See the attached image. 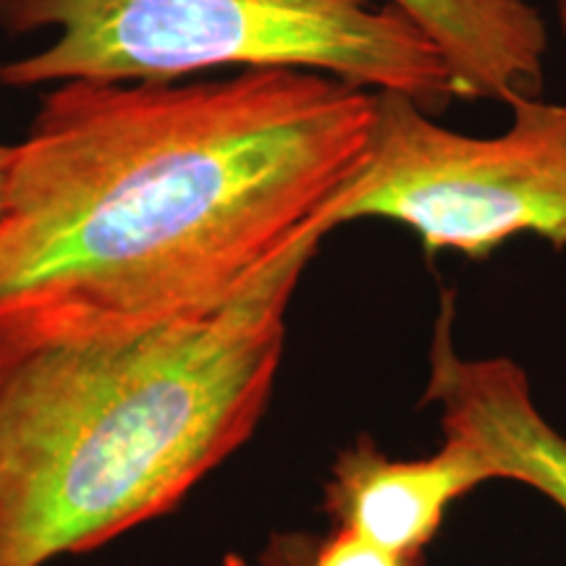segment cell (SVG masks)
Wrapping results in <instances>:
<instances>
[{"label":"cell","instance_id":"1","mask_svg":"<svg viewBox=\"0 0 566 566\" xmlns=\"http://www.w3.org/2000/svg\"><path fill=\"white\" fill-rule=\"evenodd\" d=\"M373 126L375 92L317 71L59 84L13 145L0 317L216 313L331 233Z\"/></svg>","mask_w":566,"mask_h":566},{"label":"cell","instance_id":"2","mask_svg":"<svg viewBox=\"0 0 566 566\" xmlns=\"http://www.w3.org/2000/svg\"><path fill=\"white\" fill-rule=\"evenodd\" d=\"M325 237L216 313L0 317V566H45L166 514L254 433Z\"/></svg>","mask_w":566,"mask_h":566},{"label":"cell","instance_id":"3","mask_svg":"<svg viewBox=\"0 0 566 566\" xmlns=\"http://www.w3.org/2000/svg\"><path fill=\"white\" fill-rule=\"evenodd\" d=\"M17 32L53 30L38 53L0 63V84L179 82L242 66L317 71L396 92L436 116L454 74L420 27L375 0H11Z\"/></svg>","mask_w":566,"mask_h":566},{"label":"cell","instance_id":"4","mask_svg":"<svg viewBox=\"0 0 566 566\" xmlns=\"http://www.w3.org/2000/svg\"><path fill=\"white\" fill-rule=\"evenodd\" d=\"M384 218L424 252L488 258L514 237L566 247V103L520 101L504 134L472 137L436 124L415 101L375 92L363 171L328 210V226Z\"/></svg>","mask_w":566,"mask_h":566},{"label":"cell","instance_id":"5","mask_svg":"<svg viewBox=\"0 0 566 566\" xmlns=\"http://www.w3.org/2000/svg\"><path fill=\"white\" fill-rule=\"evenodd\" d=\"M454 321L457 294L443 292L422 405L441 407L446 441L475 451L491 480L525 483L566 512V438L537 412L514 359L459 354Z\"/></svg>","mask_w":566,"mask_h":566},{"label":"cell","instance_id":"6","mask_svg":"<svg viewBox=\"0 0 566 566\" xmlns=\"http://www.w3.org/2000/svg\"><path fill=\"white\" fill-rule=\"evenodd\" d=\"M483 483L491 475L464 443L446 441L424 459H391L370 438H359L336 457L325 512L334 527L354 530L420 566L451 504Z\"/></svg>","mask_w":566,"mask_h":566},{"label":"cell","instance_id":"7","mask_svg":"<svg viewBox=\"0 0 566 566\" xmlns=\"http://www.w3.org/2000/svg\"><path fill=\"white\" fill-rule=\"evenodd\" d=\"M428 34L454 74L457 97L512 108L546 87V21L527 0H384Z\"/></svg>","mask_w":566,"mask_h":566},{"label":"cell","instance_id":"8","mask_svg":"<svg viewBox=\"0 0 566 566\" xmlns=\"http://www.w3.org/2000/svg\"><path fill=\"white\" fill-rule=\"evenodd\" d=\"M273 566H289L286 562ZM302 566H409L405 558L396 556L365 535L346 527H334V533L315 543L307 562Z\"/></svg>","mask_w":566,"mask_h":566},{"label":"cell","instance_id":"9","mask_svg":"<svg viewBox=\"0 0 566 566\" xmlns=\"http://www.w3.org/2000/svg\"><path fill=\"white\" fill-rule=\"evenodd\" d=\"M11 163H13V145H0V216H3L6 195H9Z\"/></svg>","mask_w":566,"mask_h":566},{"label":"cell","instance_id":"10","mask_svg":"<svg viewBox=\"0 0 566 566\" xmlns=\"http://www.w3.org/2000/svg\"><path fill=\"white\" fill-rule=\"evenodd\" d=\"M556 3V19H558V30H562L564 40H566V0H554Z\"/></svg>","mask_w":566,"mask_h":566},{"label":"cell","instance_id":"11","mask_svg":"<svg viewBox=\"0 0 566 566\" xmlns=\"http://www.w3.org/2000/svg\"><path fill=\"white\" fill-rule=\"evenodd\" d=\"M9 6H11V0H0V13H3V17H6V11H9Z\"/></svg>","mask_w":566,"mask_h":566}]
</instances>
